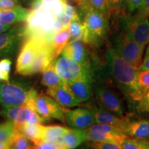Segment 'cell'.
<instances>
[{"mask_svg": "<svg viewBox=\"0 0 149 149\" xmlns=\"http://www.w3.org/2000/svg\"><path fill=\"white\" fill-rule=\"evenodd\" d=\"M108 67L114 79L126 97L135 102L138 86L139 70L121 57L113 47H110L106 54Z\"/></svg>", "mask_w": 149, "mask_h": 149, "instance_id": "6da1fadb", "label": "cell"}, {"mask_svg": "<svg viewBox=\"0 0 149 149\" xmlns=\"http://www.w3.org/2000/svg\"><path fill=\"white\" fill-rule=\"evenodd\" d=\"M86 26V33L83 41L91 47L101 46L107 37L109 23L107 15L90 6L82 15Z\"/></svg>", "mask_w": 149, "mask_h": 149, "instance_id": "7a4b0ae2", "label": "cell"}, {"mask_svg": "<svg viewBox=\"0 0 149 149\" xmlns=\"http://www.w3.org/2000/svg\"><path fill=\"white\" fill-rule=\"evenodd\" d=\"M55 22V16L45 5L39 10H31L24 24V40L40 37L50 41Z\"/></svg>", "mask_w": 149, "mask_h": 149, "instance_id": "3957f363", "label": "cell"}, {"mask_svg": "<svg viewBox=\"0 0 149 149\" xmlns=\"http://www.w3.org/2000/svg\"><path fill=\"white\" fill-rule=\"evenodd\" d=\"M25 105L35 110L45 122L51 119L65 122L63 108L51 97L42 92L38 93L34 88L30 91Z\"/></svg>", "mask_w": 149, "mask_h": 149, "instance_id": "277c9868", "label": "cell"}, {"mask_svg": "<svg viewBox=\"0 0 149 149\" xmlns=\"http://www.w3.org/2000/svg\"><path fill=\"white\" fill-rule=\"evenodd\" d=\"M31 89L22 81H0V105L3 108L24 105Z\"/></svg>", "mask_w": 149, "mask_h": 149, "instance_id": "5b68a950", "label": "cell"}, {"mask_svg": "<svg viewBox=\"0 0 149 149\" xmlns=\"http://www.w3.org/2000/svg\"><path fill=\"white\" fill-rule=\"evenodd\" d=\"M113 48L121 57L139 69L144 59V47L134 42L125 33H122L115 37Z\"/></svg>", "mask_w": 149, "mask_h": 149, "instance_id": "8992f818", "label": "cell"}, {"mask_svg": "<svg viewBox=\"0 0 149 149\" xmlns=\"http://www.w3.org/2000/svg\"><path fill=\"white\" fill-rule=\"evenodd\" d=\"M122 24L124 33L134 42L145 48L149 44V19L142 15L122 17Z\"/></svg>", "mask_w": 149, "mask_h": 149, "instance_id": "52a82bcc", "label": "cell"}, {"mask_svg": "<svg viewBox=\"0 0 149 149\" xmlns=\"http://www.w3.org/2000/svg\"><path fill=\"white\" fill-rule=\"evenodd\" d=\"M48 42L49 40L47 39L40 37H31L24 40L16 61L15 68L18 74L26 76L41 48Z\"/></svg>", "mask_w": 149, "mask_h": 149, "instance_id": "ba28073f", "label": "cell"}, {"mask_svg": "<svg viewBox=\"0 0 149 149\" xmlns=\"http://www.w3.org/2000/svg\"><path fill=\"white\" fill-rule=\"evenodd\" d=\"M52 63L59 77L66 82L77 79L84 74H93L92 70L85 68L63 54H60Z\"/></svg>", "mask_w": 149, "mask_h": 149, "instance_id": "9c48e42d", "label": "cell"}, {"mask_svg": "<svg viewBox=\"0 0 149 149\" xmlns=\"http://www.w3.org/2000/svg\"><path fill=\"white\" fill-rule=\"evenodd\" d=\"M95 93L97 101L100 107L117 116L122 117L124 115V104L120 96L114 90L107 86L98 84L95 88Z\"/></svg>", "mask_w": 149, "mask_h": 149, "instance_id": "30bf717a", "label": "cell"}, {"mask_svg": "<svg viewBox=\"0 0 149 149\" xmlns=\"http://www.w3.org/2000/svg\"><path fill=\"white\" fill-rule=\"evenodd\" d=\"M24 25L0 33V59L13 55L24 40Z\"/></svg>", "mask_w": 149, "mask_h": 149, "instance_id": "8fae6325", "label": "cell"}, {"mask_svg": "<svg viewBox=\"0 0 149 149\" xmlns=\"http://www.w3.org/2000/svg\"><path fill=\"white\" fill-rule=\"evenodd\" d=\"M87 46L83 40L72 41L67 44L61 54L72 59L85 68L93 70L91 53Z\"/></svg>", "mask_w": 149, "mask_h": 149, "instance_id": "7c38bea8", "label": "cell"}, {"mask_svg": "<svg viewBox=\"0 0 149 149\" xmlns=\"http://www.w3.org/2000/svg\"><path fill=\"white\" fill-rule=\"evenodd\" d=\"M65 121L73 128L84 130L95 124L94 116L90 110L78 108L73 110L63 108Z\"/></svg>", "mask_w": 149, "mask_h": 149, "instance_id": "4fadbf2b", "label": "cell"}, {"mask_svg": "<svg viewBox=\"0 0 149 149\" xmlns=\"http://www.w3.org/2000/svg\"><path fill=\"white\" fill-rule=\"evenodd\" d=\"M120 128L130 138L149 141V120H130L124 117Z\"/></svg>", "mask_w": 149, "mask_h": 149, "instance_id": "5bb4252c", "label": "cell"}, {"mask_svg": "<svg viewBox=\"0 0 149 149\" xmlns=\"http://www.w3.org/2000/svg\"><path fill=\"white\" fill-rule=\"evenodd\" d=\"M46 93L62 108H73L80 103L64 81L55 87L48 88Z\"/></svg>", "mask_w": 149, "mask_h": 149, "instance_id": "9a60e30c", "label": "cell"}, {"mask_svg": "<svg viewBox=\"0 0 149 149\" xmlns=\"http://www.w3.org/2000/svg\"><path fill=\"white\" fill-rule=\"evenodd\" d=\"M93 80V74H86L67 81L66 84L78 101L85 102L88 101L92 95Z\"/></svg>", "mask_w": 149, "mask_h": 149, "instance_id": "2e32d148", "label": "cell"}, {"mask_svg": "<svg viewBox=\"0 0 149 149\" xmlns=\"http://www.w3.org/2000/svg\"><path fill=\"white\" fill-rule=\"evenodd\" d=\"M54 60L55 59L52 55L49 42H48L41 48L36 58L33 61L31 66L30 67L26 76L33 75V74L43 72Z\"/></svg>", "mask_w": 149, "mask_h": 149, "instance_id": "e0dca14e", "label": "cell"}, {"mask_svg": "<svg viewBox=\"0 0 149 149\" xmlns=\"http://www.w3.org/2000/svg\"><path fill=\"white\" fill-rule=\"evenodd\" d=\"M87 109L91 111L94 116L95 123H98V124H112V125L117 126L120 128L124 121L123 117L117 116L114 113H111L100 107V105L97 107L92 104H87Z\"/></svg>", "mask_w": 149, "mask_h": 149, "instance_id": "ac0fdd59", "label": "cell"}, {"mask_svg": "<svg viewBox=\"0 0 149 149\" xmlns=\"http://www.w3.org/2000/svg\"><path fill=\"white\" fill-rule=\"evenodd\" d=\"M31 9L26 8L21 6L8 10H0V24H12L26 21Z\"/></svg>", "mask_w": 149, "mask_h": 149, "instance_id": "d6986e66", "label": "cell"}, {"mask_svg": "<svg viewBox=\"0 0 149 149\" xmlns=\"http://www.w3.org/2000/svg\"><path fill=\"white\" fill-rule=\"evenodd\" d=\"M70 33L69 26L64 28L53 35L49 42V46L54 59H57L59 57L61 51L70 41Z\"/></svg>", "mask_w": 149, "mask_h": 149, "instance_id": "ffe728a7", "label": "cell"}, {"mask_svg": "<svg viewBox=\"0 0 149 149\" xmlns=\"http://www.w3.org/2000/svg\"><path fill=\"white\" fill-rule=\"evenodd\" d=\"M43 128L42 124H25L15 128V130L23 134L32 141L33 144H37L43 141Z\"/></svg>", "mask_w": 149, "mask_h": 149, "instance_id": "44dd1931", "label": "cell"}, {"mask_svg": "<svg viewBox=\"0 0 149 149\" xmlns=\"http://www.w3.org/2000/svg\"><path fill=\"white\" fill-rule=\"evenodd\" d=\"M86 141L88 142H115L120 144L123 139L128 137L126 135H112V134L96 133L84 129Z\"/></svg>", "mask_w": 149, "mask_h": 149, "instance_id": "7402d4cb", "label": "cell"}, {"mask_svg": "<svg viewBox=\"0 0 149 149\" xmlns=\"http://www.w3.org/2000/svg\"><path fill=\"white\" fill-rule=\"evenodd\" d=\"M64 138L68 149H75L86 141L84 130L68 128L64 135Z\"/></svg>", "mask_w": 149, "mask_h": 149, "instance_id": "603a6c76", "label": "cell"}, {"mask_svg": "<svg viewBox=\"0 0 149 149\" xmlns=\"http://www.w3.org/2000/svg\"><path fill=\"white\" fill-rule=\"evenodd\" d=\"M64 80H62L59 74H57L52 62L43 71L42 84L44 86L47 87L48 88H53V87L60 84Z\"/></svg>", "mask_w": 149, "mask_h": 149, "instance_id": "cb8c5ba5", "label": "cell"}, {"mask_svg": "<svg viewBox=\"0 0 149 149\" xmlns=\"http://www.w3.org/2000/svg\"><path fill=\"white\" fill-rule=\"evenodd\" d=\"M15 135V128L13 121L8 120L0 124V142L10 146Z\"/></svg>", "mask_w": 149, "mask_h": 149, "instance_id": "d4e9b609", "label": "cell"}, {"mask_svg": "<svg viewBox=\"0 0 149 149\" xmlns=\"http://www.w3.org/2000/svg\"><path fill=\"white\" fill-rule=\"evenodd\" d=\"M68 128L60 125L44 126L43 128V141H53L57 137L63 136Z\"/></svg>", "mask_w": 149, "mask_h": 149, "instance_id": "484cf974", "label": "cell"}, {"mask_svg": "<svg viewBox=\"0 0 149 149\" xmlns=\"http://www.w3.org/2000/svg\"><path fill=\"white\" fill-rule=\"evenodd\" d=\"M149 91V70H139L138 86L136 92L135 102H137Z\"/></svg>", "mask_w": 149, "mask_h": 149, "instance_id": "4316f807", "label": "cell"}, {"mask_svg": "<svg viewBox=\"0 0 149 149\" xmlns=\"http://www.w3.org/2000/svg\"><path fill=\"white\" fill-rule=\"evenodd\" d=\"M70 42L74 40H83L86 33V26L81 20H72L70 26Z\"/></svg>", "mask_w": 149, "mask_h": 149, "instance_id": "83f0119b", "label": "cell"}, {"mask_svg": "<svg viewBox=\"0 0 149 149\" xmlns=\"http://www.w3.org/2000/svg\"><path fill=\"white\" fill-rule=\"evenodd\" d=\"M91 131L96 132V133L112 134V135H126L123 132L122 128L117 126L112 125L108 124H98L95 123L93 125L86 128Z\"/></svg>", "mask_w": 149, "mask_h": 149, "instance_id": "f1b7e54d", "label": "cell"}, {"mask_svg": "<svg viewBox=\"0 0 149 149\" xmlns=\"http://www.w3.org/2000/svg\"><path fill=\"white\" fill-rule=\"evenodd\" d=\"M109 15L124 16L127 9V0H107Z\"/></svg>", "mask_w": 149, "mask_h": 149, "instance_id": "f546056e", "label": "cell"}, {"mask_svg": "<svg viewBox=\"0 0 149 149\" xmlns=\"http://www.w3.org/2000/svg\"><path fill=\"white\" fill-rule=\"evenodd\" d=\"M122 149H149V141L126 137L120 143Z\"/></svg>", "mask_w": 149, "mask_h": 149, "instance_id": "4dcf8cb0", "label": "cell"}, {"mask_svg": "<svg viewBox=\"0 0 149 149\" xmlns=\"http://www.w3.org/2000/svg\"><path fill=\"white\" fill-rule=\"evenodd\" d=\"M31 141L26 136L15 130V135L10 144L11 149H31Z\"/></svg>", "mask_w": 149, "mask_h": 149, "instance_id": "1f68e13d", "label": "cell"}, {"mask_svg": "<svg viewBox=\"0 0 149 149\" xmlns=\"http://www.w3.org/2000/svg\"><path fill=\"white\" fill-rule=\"evenodd\" d=\"M70 22H71V19L65 13H62L56 16L55 22L54 24L53 31H52V36L57 31L69 26Z\"/></svg>", "mask_w": 149, "mask_h": 149, "instance_id": "d6a6232c", "label": "cell"}, {"mask_svg": "<svg viewBox=\"0 0 149 149\" xmlns=\"http://www.w3.org/2000/svg\"><path fill=\"white\" fill-rule=\"evenodd\" d=\"M12 66V61L8 58L0 60V81H8Z\"/></svg>", "mask_w": 149, "mask_h": 149, "instance_id": "836d02e7", "label": "cell"}, {"mask_svg": "<svg viewBox=\"0 0 149 149\" xmlns=\"http://www.w3.org/2000/svg\"><path fill=\"white\" fill-rule=\"evenodd\" d=\"M23 105L16 106V107H12L8 108H3V110L1 111V114L3 117H6L8 120H11L14 122L18 117L20 111L22 109Z\"/></svg>", "mask_w": 149, "mask_h": 149, "instance_id": "e575fe53", "label": "cell"}, {"mask_svg": "<svg viewBox=\"0 0 149 149\" xmlns=\"http://www.w3.org/2000/svg\"><path fill=\"white\" fill-rule=\"evenodd\" d=\"M90 3L94 9L110 17L107 0H90Z\"/></svg>", "mask_w": 149, "mask_h": 149, "instance_id": "d590c367", "label": "cell"}, {"mask_svg": "<svg viewBox=\"0 0 149 149\" xmlns=\"http://www.w3.org/2000/svg\"><path fill=\"white\" fill-rule=\"evenodd\" d=\"M31 149H68L66 146H61L51 141H43L37 144H33Z\"/></svg>", "mask_w": 149, "mask_h": 149, "instance_id": "8d00e7d4", "label": "cell"}, {"mask_svg": "<svg viewBox=\"0 0 149 149\" xmlns=\"http://www.w3.org/2000/svg\"><path fill=\"white\" fill-rule=\"evenodd\" d=\"M87 146L93 149H122L120 144L115 142H88Z\"/></svg>", "mask_w": 149, "mask_h": 149, "instance_id": "74e56055", "label": "cell"}, {"mask_svg": "<svg viewBox=\"0 0 149 149\" xmlns=\"http://www.w3.org/2000/svg\"><path fill=\"white\" fill-rule=\"evenodd\" d=\"M137 109L140 113H149V91L137 102Z\"/></svg>", "mask_w": 149, "mask_h": 149, "instance_id": "f35d334b", "label": "cell"}, {"mask_svg": "<svg viewBox=\"0 0 149 149\" xmlns=\"http://www.w3.org/2000/svg\"><path fill=\"white\" fill-rule=\"evenodd\" d=\"M68 2V0H54L53 5L50 10L55 17L64 13L65 6Z\"/></svg>", "mask_w": 149, "mask_h": 149, "instance_id": "ab89813d", "label": "cell"}, {"mask_svg": "<svg viewBox=\"0 0 149 149\" xmlns=\"http://www.w3.org/2000/svg\"><path fill=\"white\" fill-rule=\"evenodd\" d=\"M64 13H65L69 17L71 21L72 20H81L79 13L76 10L75 7L73 6L68 1L67 2L66 6H65Z\"/></svg>", "mask_w": 149, "mask_h": 149, "instance_id": "60d3db41", "label": "cell"}, {"mask_svg": "<svg viewBox=\"0 0 149 149\" xmlns=\"http://www.w3.org/2000/svg\"><path fill=\"white\" fill-rule=\"evenodd\" d=\"M144 0H127V10L130 13H133L140 8Z\"/></svg>", "mask_w": 149, "mask_h": 149, "instance_id": "b9f144b4", "label": "cell"}, {"mask_svg": "<svg viewBox=\"0 0 149 149\" xmlns=\"http://www.w3.org/2000/svg\"><path fill=\"white\" fill-rule=\"evenodd\" d=\"M17 6L18 0H0V10L12 9Z\"/></svg>", "mask_w": 149, "mask_h": 149, "instance_id": "7bdbcfd3", "label": "cell"}, {"mask_svg": "<svg viewBox=\"0 0 149 149\" xmlns=\"http://www.w3.org/2000/svg\"><path fill=\"white\" fill-rule=\"evenodd\" d=\"M137 13L149 17V0H144L141 7L137 10Z\"/></svg>", "mask_w": 149, "mask_h": 149, "instance_id": "ee69618b", "label": "cell"}, {"mask_svg": "<svg viewBox=\"0 0 149 149\" xmlns=\"http://www.w3.org/2000/svg\"><path fill=\"white\" fill-rule=\"evenodd\" d=\"M149 70V44L147 49L146 51V53L143 59L142 64L139 68V70Z\"/></svg>", "mask_w": 149, "mask_h": 149, "instance_id": "f6af8a7d", "label": "cell"}, {"mask_svg": "<svg viewBox=\"0 0 149 149\" xmlns=\"http://www.w3.org/2000/svg\"><path fill=\"white\" fill-rule=\"evenodd\" d=\"M78 6H79V8L80 10V13L82 15L84 13L89 7L91 6L90 3V0H80Z\"/></svg>", "mask_w": 149, "mask_h": 149, "instance_id": "bcb514c9", "label": "cell"}, {"mask_svg": "<svg viewBox=\"0 0 149 149\" xmlns=\"http://www.w3.org/2000/svg\"><path fill=\"white\" fill-rule=\"evenodd\" d=\"M42 1L43 3H44V4L48 8L50 9L51 8L52 5H53L54 0H42Z\"/></svg>", "mask_w": 149, "mask_h": 149, "instance_id": "7dc6e473", "label": "cell"}, {"mask_svg": "<svg viewBox=\"0 0 149 149\" xmlns=\"http://www.w3.org/2000/svg\"><path fill=\"white\" fill-rule=\"evenodd\" d=\"M10 145L4 144V143L0 142V149H10Z\"/></svg>", "mask_w": 149, "mask_h": 149, "instance_id": "c3c4849f", "label": "cell"}, {"mask_svg": "<svg viewBox=\"0 0 149 149\" xmlns=\"http://www.w3.org/2000/svg\"><path fill=\"white\" fill-rule=\"evenodd\" d=\"M74 1H75V2H77V4H79V1H80V0H74Z\"/></svg>", "mask_w": 149, "mask_h": 149, "instance_id": "681fc988", "label": "cell"}, {"mask_svg": "<svg viewBox=\"0 0 149 149\" xmlns=\"http://www.w3.org/2000/svg\"><path fill=\"white\" fill-rule=\"evenodd\" d=\"M84 149H93V148H91V147H89V146H87V147H86V148H84Z\"/></svg>", "mask_w": 149, "mask_h": 149, "instance_id": "f907efd6", "label": "cell"}, {"mask_svg": "<svg viewBox=\"0 0 149 149\" xmlns=\"http://www.w3.org/2000/svg\"><path fill=\"white\" fill-rule=\"evenodd\" d=\"M10 149H11V147H10Z\"/></svg>", "mask_w": 149, "mask_h": 149, "instance_id": "816d5d0a", "label": "cell"}]
</instances>
